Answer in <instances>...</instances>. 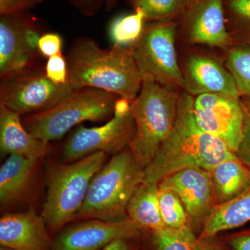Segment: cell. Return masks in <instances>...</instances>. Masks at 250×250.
Instances as JSON below:
<instances>
[{"mask_svg":"<svg viewBox=\"0 0 250 250\" xmlns=\"http://www.w3.org/2000/svg\"><path fill=\"white\" fill-rule=\"evenodd\" d=\"M194 97L180 94L173 129L149 166L143 170V182L159 184L171 174L188 167L207 170L236 156L223 141L197 125L192 112Z\"/></svg>","mask_w":250,"mask_h":250,"instance_id":"6da1fadb","label":"cell"},{"mask_svg":"<svg viewBox=\"0 0 250 250\" xmlns=\"http://www.w3.org/2000/svg\"><path fill=\"white\" fill-rule=\"evenodd\" d=\"M65 57L67 84L73 89L97 88L131 103L139 95L143 76L131 47L104 49L93 39L81 37L72 42Z\"/></svg>","mask_w":250,"mask_h":250,"instance_id":"7a4b0ae2","label":"cell"},{"mask_svg":"<svg viewBox=\"0 0 250 250\" xmlns=\"http://www.w3.org/2000/svg\"><path fill=\"white\" fill-rule=\"evenodd\" d=\"M180 94L147 77H143L131 103L135 131L128 147L143 170L150 164L173 129Z\"/></svg>","mask_w":250,"mask_h":250,"instance_id":"3957f363","label":"cell"},{"mask_svg":"<svg viewBox=\"0 0 250 250\" xmlns=\"http://www.w3.org/2000/svg\"><path fill=\"white\" fill-rule=\"evenodd\" d=\"M143 182V169L129 148H125L114 154L92 179L74 221L98 219L116 222L128 218V203Z\"/></svg>","mask_w":250,"mask_h":250,"instance_id":"277c9868","label":"cell"},{"mask_svg":"<svg viewBox=\"0 0 250 250\" xmlns=\"http://www.w3.org/2000/svg\"><path fill=\"white\" fill-rule=\"evenodd\" d=\"M106 154L93 153L73 162L54 164L47 172V194L42 215L49 231L57 232L74 221L92 179L104 165Z\"/></svg>","mask_w":250,"mask_h":250,"instance_id":"5b68a950","label":"cell"},{"mask_svg":"<svg viewBox=\"0 0 250 250\" xmlns=\"http://www.w3.org/2000/svg\"><path fill=\"white\" fill-rule=\"evenodd\" d=\"M119 98L97 88H79L53 107L26 116L22 121L29 133L49 144L83 122L104 121L113 116Z\"/></svg>","mask_w":250,"mask_h":250,"instance_id":"8992f818","label":"cell"},{"mask_svg":"<svg viewBox=\"0 0 250 250\" xmlns=\"http://www.w3.org/2000/svg\"><path fill=\"white\" fill-rule=\"evenodd\" d=\"M178 21L149 22L131 46L133 57L143 77L174 90L184 89L182 70L175 47Z\"/></svg>","mask_w":250,"mask_h":250,"instance_id":"52a82bcc","label":"cell"},{"mask_svg":"<svg viewBox=\"0 0 250 250\" xmlns=\"http://www.w3.org/2000/svg\"><path fill=\"white\" fill-rule=\"evenodd\" d=\"M74 90L68 84H55L45 69L39 67L1 80L0 104L21 116H29L53 107Z\"/></svg>","mask_w":250,"mask_h":250,"instance_id":"ba28073f","label":"cell"},{"mask_svg":"<svg viewBox=\"0 0 250 250\" xmlns=\"http://www.w3.org/2000/svg\"><path fill=\"white\" fill-rule=\"evenodd\" d=\"M192 112L203 131L223 141L236 154L243 139L247 114L242 98L202 94L194 98Z\"/></svg>","mask_w":250,"mask_h":250,"instance_id":"9c48e42d","label":"cell"},{"mask_svg":"<svg viewBox=\"0 0 250 250\" xmlns=\"http://www.w3.org/2000/svg\"><path fill=\"white\" fill-rule=\"evenodd\" d=\"M135 131L132 110L124 113H114L103 126L85 127L80 125L64 143L62 159L73 162L93 153L117 154L128 146Z\"/></svg>","mask_w":250,"mask_h":250,"instance_id":"30bf717a","label":"cell"},{"mask_svg":"<svg viewBox=\"0 0 250 250\" xmlns=\"http://www.w3.org/2000/svg\"><path fill=\"white\" fill-rule=\"evenodd\" d=\"M63 228L53 240L52 250H99L121 238L138 240L143 229L129 218L108 222L83 220Z\"/></svg>","mask_w":250,"mask_h":250,"instance_id":"8fae6325","label":"cell"},{"mask_svg":"<svg viewBox=\"0 0 250 250\" xmlns=\"http://www.w3.org/2000/svg\"><path fill=\"white\" fill-rule=\"evenodd\" d=\"M159 185L178 195L187 210L190 227L200 234L206 219L218 205L209 171L188 167L166 177Z\"/></svg>","mask_w":250,"mask_h":250,"instance_id":"7c38bea8","label":"cell"},{"mask_svg":"<svg viewBox=\"0 0 250 250\" xmlns=\"http://www.w3.org/2000/svg\"><path fill=\"white\" fill-rule=\"evenodd\" d=\"M225 0H189L179 20L192 44L229 49L233 45L227 27Z\"/></svg>","mask_w":250,"mask_h":250,"instance_id":"4fadbf2b","label":"cell"},{"mask_svg":"<svg viewBox=\"0 0 250 250\" xmlns=\"http://www.w3.org/2000/svg\"><path fill=\"white\" fill-rule=\"evenodd\" d=\"M24 14L0 16L1 80L39 67L41 54L31 48L24 35Z\"/></svg>","mask_w":250,"mask_h":250,"instance_id":"5bb4252c","label":"cell"},{"mask_svg":"<svg viewBox=\"0 0 250 250\" xmlns=\"http://www.w3.org/2000/svg\"><path fill=\"white\" fill-rule=\"evenodd\" d=\"M182 73L184 90L192 96L214 93L242 98L228 69L208 56L194 54L188 57Z\"/></svg>","mask_w":250,"mask_h":250,"instance_id":"9a60e30c","label":"cell"},{"mask_svg":"<svg viewBox=\"0 0 250 250\" xmlns=\"http://www.w3.org/2000/svg\"><path fill=\"white\" fill-rule=\"evenodd\" d=\"M42 215L29 208L0 219V245L11 250H52L53 240Z\"/></svg>","mask_w":250,"mask_h":250,"instance_id":"2e32d148","label":"cell"},{"mask_svg":"<svg viewBox=\"0 0 250 250\" xmlns=\"http://www.w3.org/2000/svg\"><path fill=\"white\" fill-rule=\"evenodd\" d=\"M48 145L29 133L21 116L0 104V150L3 156H22L38 161L47 152Z\"/></svg>","mask_w":250,"mask_h":250,"instance_id":"e0dca14e","label":"cell"},{"mask_svg":"<svg viewBox=\"0 0 250 250\" xmlns=\"http://www.w3.org/2000/svg\"><path fill=\"white\" fill-rule=\"evenodd\" d=\"M250 222V186L238 196L217 205L206 219L199 239L243 226Z\"/></svg>","mask_w":250,"mask_h":250,"instance_id":"ac0fdd59","label":"cell"},{"mask_svg":"<svg viewBox=\"0 0 250 250\" xmlns=\"http://www.w3.org/2000/svg\"><path fill=\"white\" fill-rule=\"evenodd\" d=\"M38 161L9 155L0 167V205L7 208L25 194L30 186Z\"/></svg>","mask_w":250,"mask_h":250,"instance_id":"d6986e66","label":"cell"},{"mask_svg":"<svg viewBox=\"0 0 250 250\" xmlns=\"http://www.w3.org/2000/svg\"><path fill=\"white\" fill-rule=\"evenodd\" d=\"M208 171L218 205L238 196L250 186V168L237 156Z\"/></svg>","mask_w":250,"mask_h":250,"instance_id":"ffe728a7","label":"cell"},{"mask_svg":"<svg viewBox=\"0 0 250 250\" xmlns=\"http://www.w3.org/2000/svg\"><path fill=\"white\" fill-rule=\"evenodd\" d=\"M126 215L143 230H159L165 228L161 217L159 200V184H140L130 199Z\"/></svg>","mask_w":250,"mask_h":250,"instance_id":"44dd1931","label":"cell"},{"mask_svg":"<svg viewBox=\"0 0 250 250\" xmlns=\"http://www.w3.org/2000/svg\"><path fill=\"white\" fill-rule=\"evenodd\" d=\"M138 240L142 250H195L197 236L190 226L179 229L164 228L143 230Z\"/></svg>","mask_w":250,"mask_h":250,"instance_id":"7402d4cb","label":"cell"},{"mask_svg":"<svg viewBox=\"0 0 250 250\" xmlns=\"http://www.w3.org/2000/svg\"><path fill=\"white\" fill-rule=\"evenodd\" d=\"M225 14L233 45L250 46V0H225Z\"/></svg>","mask_w":250,"mask_h":250,"instance_id":"603a6c76","label":"cell"},{"mask_svg":"<svg viewBox=\"0 0 250 250\" xmlns=\"http://www.w3.org/2000/svg\"><path fill=\"white\" fill-rule=\"evenodd\" d=\"M146 22V14L141 9H134V14L115 18L109 27V35L113 44L131 47L141 37Z\"/></svg>","mask_w":250,"mask_h":250,"instance_id":"cb8c5ba5","label":"cell"},{"mask_svg":"<svg viewBox=\"0 0 250 250\" xmlns=\"http://www.w3.org/2000/svg\"><path fill=\"white\" fill-rule=\"evenodd\" d=\"M134 9H141L146 14V22L178 21L183 14L185 0H128Z\"/></svg>","mask_w":250,"mask_h":250,"instance_id":"d4e9b609","label":"cell"},{"mask_svg":"<svg viewBox=\"0 0 250 250\" xmlns=\"http://www.w3.org/2000/svg\"><path fill=\"white\" fill-rule=\"evenodd\" d=\"M226 66L241 97L250 95V46L233 45L228 49Z\"/></svg>","mask_w":250,"mask_h":250,"instance_id":"484cf974","label":"cell"},{"mask_svg":"<svg viewBox=\"0 0 250 250\" xmlns=\"http://www.w3.org/2000/svg\"><path fill=\"white\" fill-rule=\"evenodd\" d=\"M159 200L165 228L179 229L190 226L185 207L175 192L159 185Z\"/></svg>","mask_w":250,"mask_h":250,"instance_id":"4316f807","label":"cell"},{"mask_svg":"<svg viewBox=\"0 0 250 250\" xmlns=\"http://www.w3.org/2000/svg\"><path fill=\"white\" fill-rule=\"evenodd\" d=\"M44 69L46 76L55 84H67V60L62 52L49 57Z\"/></svg>","mask_w":250,"mask_h":250,"instance_id":"83f0119b","label":"cell"},{"mask_svg":"<svg viewBox=\"0 0 250 250\" xmlns=\"http://www.w3.org/2000/svg\"><path fill=\"white\" fill-rule=\"evenodd\" d=\"M62 38L57 33H45L39 41V50L42 57L49 58L62 52Z\"/></svg>","mask_w":250,"mask_h":250,"instance_id":"f1b7e54d","label":"cell"},{"mask_svg":"<svg viewBox=\"0 0 250 250\" xmlns=\"http://www.w3.org/2000/svg\"><path fill=\"white\" fill-rule=\"evenodd\" d=\"M43 1L44 0H0V16L24 14Z\"/></svg>","mask_w":250,"mask_h":250,"instance_id":"f546056e","label":"cell"},{"mask_svg":"<svg viewBox=\"0 0 250 250\" xmlns=\"http://www.w3.org/2000/svg\"><path fill=\"white\" fill-rule=\"evenodd\" d=\"M236 156L250 168V112L248 110L243 129V139Z\"/></svg>","mask_w":250,"mask_h":250,"instance_id":"4dcf8cb0","label":"cell"},{"mask_svg":"<svg viewBox=\"0 0 250 250\" xmlns=\"http://www.w3.org/2000/svg\"><path fill=\"white\" fill-rule=\"evenodd\" d=\"M71 2L81 14L92 17L106 4V0H71Z\"/></svg>","mask_w":250,"mask_h":250,"instance_id":"1f68e13d","label":"cell"},{"mask_svg":"<svg viewBox=\"0 0 250 250\" xmlns=\"http://www.w3.org/2000/svg\"><path fill=\"white\" fill-rule=\"evenodd\" d=\"M225 242L232 250H250V228L229 235Z\"/></svg>","mask_w":250,"mask_h":250,"instance_id":"d6a6232c","label":"cell"},{"mask_svg":"<svg viewBox=\"0 0 250 250\" xmlns=\"http://www.w3.org/2000/svg\"><path fill=\"white\" fill-rule=\"evenodd\" d=\"M216 236L212 238H197L195 250H232L229 246L227 248L225 245L216 240Z\"/></svg>","mask_w":250,"mask_h":250,"instance_id":"836d02e7","label":"cell"},{"mask_svg":"<svg viewBox=\"0 0 250 250\" xmlns=\"http://www.w3.org/2000/svg\"><path fill=\"white\" fill-rule=\"evenodd\" d=\"M136 239L131 238H121L111 242L103 250H140L139 247L135 244Z\"/></svg>","mask_w":250,"mask_h":250,"instance_id":"e575fe53","label":"cell"},{"mask_svg":"<svg viewBox=\"0 0 250 250\" xmlns=\"http://www.w3.org/2000/svg\"><path fill=\"white\" fill-rule=\"evenodd\" d=\"M118 0H106V4H105V7H106V11H110L116 6Z\"/></svg>","mask_w":250,"mask_h":250,"instance_id":"d590c367","label":"cell"},{"mask_svg":"<svg viewBox=\"0 0 250 250\" xmlns=\"http://www.w3.org/2000/svg\"><path fill=\"white\" fill-rule=\"evenodd\" d=\"M242 100H243V103H244L246 109L250 112V96L242 97Z\"/></svg>","mask_w":250,"mask_h":250,"instance_id":"8d00e7d4","label":"cell"},{"mask_svg":"<svg viewBox=\"0 0 250 250\" xmlns=\"http://www.w3.org/2000/svg\"><path fill=\"white\" fill-rule=\"evenodd\" d=\"M0 250H11L7 249V248H3V247H1V248H0Z\"/></svg>","mask_w":250,"mask_h":250,"instance_id":"74e56055","label":"cell"},{"mask_svg":"<svg viewBox=\"0 0 250 250\" xmlns=\"http://www.w3.org/2000/svg\"><path fill=\"white\" fill-rule=\"evenodd\" d=\"M185 1H187H187H189V0H185Z\"/></svg>","mask_w":250,"mask_h":250,"instance_id":"f35d334b","label":"cell"}]
</instances>
